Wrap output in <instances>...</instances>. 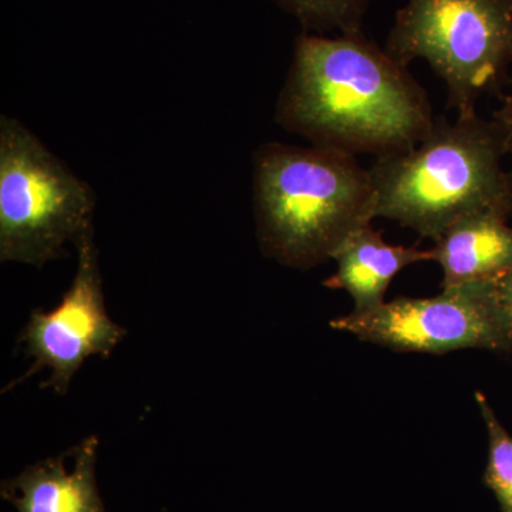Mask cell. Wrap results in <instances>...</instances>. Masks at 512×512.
I'll use <instances>...</instances> for the list:
<instances>
[{
	"label": "cell",
	"instance_id": "cell-1",
	"mask_svg": "<svg viewBox=\"0 0 512 512\" xmlns=\"http://www.w3.org/2000/svg\"><path fill=\"white\" fill-rule=\"evenodd\" d=\"M276 121L312 146L376 158L416 147L436 124L409 67L363 32L296 39Z\"/></svg>",
	"mask_w": 512,
	"mask_h": 512
},
{
	"label": "cell",
	"instance_id": "cell-2",
	"mask_svg": "<svg viewBox=\"0 0 512 512\" xmlns=\"http://www.w3.org/2000/svg\"><path fill=\"white\" fill-rule=\"evenodd\" d=\"M376 191L355 154L268 143L254 157L256 237L288 268L332 261L340 245L376 218Z\"/></svg>",
	"mask_w": 512,
	"mask_h": 512
},
{
	"label": "cell",
	"instance_id": "cell-3",
	"mask_svg": "<svg viewBox=\"0 0 512 512\" xmlns=\"http://www.w3.org/2000/svg\"><path fill=\"white\" fill-rule=\"evenodd\" d=\"M505 151L494 121L476 116L436 121L416 147L376 158L369 168L376 218L437 241L464 215H511Z\"/></svg>",
	"mask_w": 512,
	"mask_h": 512
},
{
	"label": "cell",
	"instance_id": "cell-4",
	"mask_svg": "<svg viewBox=\"0 0 512 512\" xmlns=\"http://www.w3.org/2000/svg\"><path fill=\"white\" fill-rule=\"evenodd\" d=\"M384 50L404 67L429 63L457 117L476 116L512 63V0H407Z\"/></svg>",
	"mask_w": 512,
	"mask_h": 512
},
{
	"label": "cell",
	"instance_id": "cell-5",
	"mask_svg": "<svg viewBox=\"0 0 512 512\" xmlns=\"http://www.w3.org/2000/svg\"><path fill=\"white\" fill-rule=\"evenodd\" d=\"M96 200L20 121L0 117V261L42 268L93 229Z\"/></svg>",
	"mask_w": 512,
	"mask_h": 512
},
{
	"label": "cell",
	"instance_id": "cell-6",
	"mask_svg": "<svg viewBox=\"0 0 512 512\" xmlns=\"http://www.w3.org/2000/svg\"><path fill=\"white\" fill-rule=\"evenodd\" d=\"M330 326L394 352H512V320L498 298L497 278L443 288L431 298H397L375 311L340 316Z\"/></svg>",
	"mask_w": 512,
	"mask_h": 512
},
{
	"label": "cell",
	"instance_id": "cell-7",
	"mask_svg": "<svg viewBox=\"0 0 512 512\" xmlns=\"http://www.w3.org/2000/svg\"><path fill=\"white\" fill-rule=\"evenodd\" d=\"M93 237L90 229L74 244L76 275L62 302L50 312L33 311L19 338L26 353L35 359V366L25 377L37 370L50 369L52 377L43 387H52L59 394L67 393L73 376L86 359L109 357L126 335V330L107 315L99 252Z\"/></svg>",
	"mask_w": 512,
	"mask_h": 512
},
{
	"label": "cell",
	"instance_id": "cell-8",
	"mask_svg": "<svg viewBox=\"0 0 512 512\" xmlns=\"http://www.w3.org/2000/svg\"><path fill=\"white\" fill-rule=\"evenodd\" d=\"M97 448L99 439L87 437L72 448V471L66 468L67 451L3 481L0 494L19 512H106L96 484Z\"/></svg>",
	"mask_w": 512,
	"mask_h": 512
},
{
	"label": "cell",
	"instance_id": "cell-9",
	"mask_svg": "<svg viewBox=\"0 0 512 512\" xmlns=\"http://www.w3.org/2000/svg\"><path fill=\"white\" fill-rule=\"evenodd\" d=\"M510 215L497 210L471 212L454 222L431 248L443 271V288L495 279L512 268Z\"/></svg>",
	"mask_w": 512,
	"mask_h": 512
},
{
	"label": "cell",
	"instance_id": "cell-10",
	"mask_svg": "<svg viewBox=\"0 0 512 512\" xmlns=\"http://www.w3.org/2000/svg\"><path fill=\"white\" fill-rule=\"evenodd\" d=\"M332 261L336 262V272L323 285L348 292L355 302L353 312L366 313L386 302L387 289L399 272L419 262L433 261V254L431 249L387 244L382 232L369 224L353 232Z\"/></svg>",
	"mask_w": 512,
	"mask_h": 512
},
{
	"label": "cell",
	"instance_id": "cell-11",
	"mask_svg": "<svg viewBox=\"0 0 512 512\" xmlns=\"http://www.w3.org/2000/svg\"><path fill=\"white\" fill-rule=\"evenodd\" d=\"M293 16L303 32L323 35L338 32L353 35L363 32V20L373 0H271Z\"/></svg>",
	"mask_w": 512,
	"mask_h": 512
},
{
	"label": "cell",
	"instance_id": "cell-12",
	"mask_svg": "<svg viewBox=\"0 0 512 512\" xmlns=\"http://www.w3.org/2000/svg\"><path fill=\"white\" fill-rule=\"evenodd\" d=\"M476 402L488 434V460L484 484L493 491L501 511L512 512V436L504 429L483 393Z\"/></svg>",
	"mask_w": 512,
	"mask_h": 512
},
{
	"label": "cell",
	"instance_id": "cell-13",
	"mask_svg": "<svg viewBox=\"0 0 512 512\" xmlns=\"http://www.w3.org/2000/svg\"><path fill=\"white\" fill-rule=\"evenodd\" d=\"M494 123L501 134L505 157H510L511 167L507 170L508 185H510V202H511V215H512V86L510 93L504 97L500 109L494 113Z\"/></svg>",
	"mask_w": 512,
	"mask_h": 512
},
{
	"label": "cell",
	"instance_id": "cell-14",
	"mask_svg": "<svg viewBox=\"0 0 512 512\" xmlns=\"http://www.w3.org/2000/svg\"><path fill=\"white\" fill-rule=\"evenodd\" d=\"M497 293L504 311L512 320V268L497 278Z\"/></svg>",
	"mask_w": 512,
	"mask_h": 512
}]
</instances>
